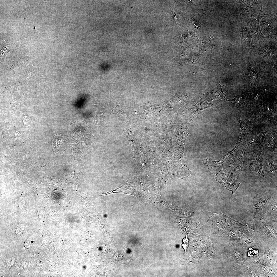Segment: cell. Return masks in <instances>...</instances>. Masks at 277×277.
I'll list each match as a JSON object with an SVG mask.
<instances>
[{
  "label": "cell",
  "mask_w": 277,
  "mask_h": 277,
  "mask_svg": "<svg viewBox=\"0 0 277 277\" xmlns=\"http://www.w3.org/2000/svg\"><path fill=\"white\" fill-rule=\"evenodd\" d=\"M276 197L277 192L274 191L259 194L248 205L247 211L256 217H262Z\"/></svg>",
  "instance_id": "1"
},
{
  "label": "cell",
  "mask_w": 277,
  "mask_h": 277,
  "mask_svg": "<svg viewBox=\"0 0 277 277\" xmlns=\"http://www.w3.org/2000/svg\"><path fill=\"white\" fill-rule=\"evenodd\" d=\"M277 197H275L262 217L268 218L272 213L277 211Z\"/></svg>",
  "instance_id": "4"
},
{
  "label": "cell",
  "mask_w": 277,
  "mask_h": 277,
  "mask_svg": "<svg viewBox=\"0 0 277 277\" xmlns=\"http://www.w3.org/2000/svg\"><path fill=\"white\" fill-rule=\"evenodd\" d=\"M262 170L265 176L272 178L277 174V155L262 153Z\"/></svg>",
  "instance_id": "3"
},
{
  "label": "cell",
  "mask_w": 277,
  "mask_h": 277,
  "mask_svg": "<svg viewBox=\"0 0 277 277\" xmlns=\"http://www.w3.org/2000/svg\"><path fill=\"white\" fill-rule=\"evenodd\" d=\"M111 110H112V114L116 113L117 114L121 116L125 112L123 110H119L117 108V106L115 107H114L112 106Z\"/></svg>",
  "instance_id": "5"
},
{
  "label": "cell",
  "mask_w": 277,
  "mask_h": 277,
  "mask_svg": "<svg viewBox=\"0 0 277 277\" xmlns=\"http://www.w3.org/2000/svg\"><path fill=\"white\" fill-rule=\"evenodd\" d=\"M262 148H248L245 151L244 157L243 170L253 171L259 173L263 177L265 175L262 170V162L260 158Z\"/></svg>",
  "instance_id": "2"
}]
</instances>
